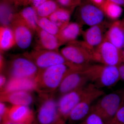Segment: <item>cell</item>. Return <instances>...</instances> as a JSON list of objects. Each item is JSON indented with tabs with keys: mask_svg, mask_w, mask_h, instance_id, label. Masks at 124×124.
<instances>
[{
	"mask_svg": "<svg viewBox=\"0 0 124 124\" xmlns=\"http://www.w3.org/2000/svg\"><path fill=\"white\" fill-rule=\"evenodd\" d=\"M72 70L74 69L65 64L55 65L39 70L35 79L36 91L40 94H54L65 77Z\"/></svg>",
	"mask_w": 124,
	"mask_h": 124,
	"instance_id": "cell-1",
	"label": "cell"
},
{
	"mask_svg": "<svg viewBox=\"0 0 124 124\" xmlns=\"http://www.w3.org/2000/svg\"><path fill=\"white\" fill-rule=\"evenodd\" d=\"M83 70L89 82L98 88L111 87L120 79L118 67L115 66L90 65Z\"/></svg>",
	"mask_w": 124,
	"mask_h": 124,
	"instance_id": "cell-2",
	"label": "cell"
},
{
	"mask_svg": "<svg viewBox=\"0 0 124 124\" xmlns=\"http://www.w3.org/2000/svg\"><path fill=\"white\" fill-rule=\"evenodd\" d=\"M124 103V98L121 91L110 93L103 95L93 104L91 111L97 113L107 124Z\"/></svg>",
	"mask_w": 124,
	"mask_h": 124,
	"instance_id": "cell-3",
	"label": "cell"
},
{
	"mask_svg": "<svg viewBox=\"0 0 124 124\" xmlns=\"http://www.w3.org/2000/svg\"><path fill=\"white\" fill-rule=\"evenodd\" d=\"M60 52L69 62L79 70H83L94 61L93 53L82 42H70Z\"/></svg>",
	"mask_w": 124,
	"mask_h": 124,
	"instance_id": "cell-4",
	"label": "cell"
},
{
	"mask_svg": "<svg viewBox=\"0 0 124 124\" xmlns=\"http://www.w3.org/2000/svg\"><path fill=\"white\" fill-rule=\"evenodd\" d=\"M104 94V91L101 89L89 84L86 94L70 113L68 119L69 122L72 124L80 123L91 112L93 103Z\"/></svg>",
	"mask_w": 124,
	"mask_h": 124,
	"instance_id": "cell-5",
	"label": "cell"
},
{
	"mask_svg": "<svg viewBox=\"0 0 124 124\" xmlns=\"http://www.w3.org/2000/svg\"><path fill=\"white\" fill-rule=\"evenodd\" d=\"M23 54L31 60L39 70L60 64H67L74 70H79L69 62L58 50L35 48Z\"/></svg>",
	"mask_w": 124,
	"mask_h": 124,
	"instance_id": "cell-6",
	"label": "cell"
},
{
	"mask_svg": "<svg viewBox=\"0 0 124 124\" xmlns=\"http://www.w3.org/2000/svg\"><path fill=\"white\" fill-rule=\"evenodd\" d=\"M39 69L31 60L24 54L11 58L8 64L7 71L9 79H35Z\"/></svg>",
	"mask_w": 124,
	"mask_h": 124,
	"instance_id": "cell-7",
	"label": "cell"
},
{
	"mask_svg": "<svg viewBox=\"0 0 124 124\" xmlns=\"http://www.w3.org/2000/svg\"><path fill=\"white\" fill-rule=\"evenodd\" d=\"M42 100L38 108V124H60L63 120L58 109L57 102L53 94H40Z\"/></svg>",
	"mask_w": 124,
	"mask_h": 124,
	"instance_id": "cell-8",
	"label": "cell"
},
{
	"mask_svg": "<svg viewBox=\"0 0 124 124\" xmlns=\"http://www.w3.org/2000/svg\"><path fill=\"white\" fill-rule=\"evenodd\" d=\"M94 61L108 66H118L121 62V53L110 42L106 40L93 53Z\"/></svg>",
	"mask_w": 124,
	"mask_h": 124,
	"instance_id": "cell-9",
	"label": "cell"
},
{
	"mask_svg": "<svg viewBox=\"0 0 124 124\" xmlns=\"http://www.w3.org/2000/svg\"><path fill=\"white\" fill-rule=\"evenodd\" d=\"M89 84L82 88L61 95L57 101L58 109L62 118L68 120L73 108L77 105L87 93Z\"/></svg>",
	"mask_w": 124,
	"mask_h": 124,
	"instance_id": "cell-10",
	"label": "cell"
},
{
	"mask_svg": "<svg viewBox=\"0 0 124 124\" xmlns=\"http://www.w3.org/2000/svg\"><path fill=\"white\" fill-rule=\"evenodd\" d=\"M89 82L83 70H72L65 77L55 92H58L61 96L85 86Z\"/></svg>",
	"mask_w": 124,
	"mask_h": 124,
	"instance_id": "cell-11",
	"label": "cell"
},
{
	"mask_svg": "<svg viewBox=\"0 0 124 124\" xmlns=\"http://www.w3.org/2000/svg\"><path fill=\"white\" fill-rule=\"evenodd\" d=\"M13 31L16 44L22 49H26L31 46L33 39L32 30L16 15L11 25Z\"/></svg>",
	"mask_w": 124,
	"mask_h": 124,
	"instance_id": "cell-12",
	"label": "cell"
},
{
	"mask_svg": "<svg viewBox=\"0 0 124 124\" xmlns=\"http://www.w3.org/2000/svg\"><path fill=\"white\" fill-rule=\"evenodd\" d=\"M79 15L82 22L90 27L100 25L105 18L102 9L93 3L82 5L79 9Z\"/></svg>",
	"mask_w": 124,
	"mask_h": 124,
	"instance_id": "cell-13",
	"label": "cell"
},
{
	"mask_svg": "<svg viewBox=\"0 0 124 124\" xmlns=\"http://www.w3.org/2000/svg\"><path fill=\"white\" fill-rule=\"evenodd\" d=\"M7 119L13 124L31 123L36 121L35 115L29 106L12 105L9 108Z\"/></svg>",
	"mask_w": 124,
	"mask_h": 124,
	"instance_id": "cell-14",
	"label": "cell"
},
{
	"mask_svg": "<svg viewBox=\"0 0 124 124\" xmlns=\"http://www.w3.org/2000/svg\"><path fill=\"white\" fill-rule=\"evenodd\" d=\"M0 102L9 103L12 105L29 106L33 101L31 92L25 91L0 92Z\"/></svg>",
	"mask_w": 124,
	"mask_h": 124,
	"instance_id": "cell-15",
	"label": "cell"
},
{
	"mask_svg": "<svg viewBox=\"0 0 124 124\" xmlns=\"http://www.w3.org/2000/svg\"><path fill=\"white\" fill-rule=\"evenodd\" d=\"M38 45L35 48L49 50H58L62 43L58 37L46 32L38 27L35 32Z\"/></svg>",
	"mask_w": 124,
	"mask_h": 124,
	"instance_id": "cell-16",
	"label": "cell"
},
{
	"mask_svg": "<svg viewBox=\"0 0 124 124\" xmlns=\"http://www.w3.org/2000/svg\"><path fill=\"white\" fill-rule=\"evenodd\" d=\"M84 38V41L82 43L93 54L94 49H96L104 41L101 24L90 27L85 32Z\"/></svg>",
	"mask_w": 124,
	"mask_h": 124,
	"instance_id": "cell-17",
	"label": "cell"
},
{
	"mask_svg": "<svg viewBox=\"0 0 124 124\" xmlns=\"http://www.w3.org/2000/svg\"><path fill=\"white\" fill-rule=\"evenodd\" d=\"M35 79L30 78H10L7 81L4 88L0 92L14 91L30 92L36 91Z\"/></svg>",
	"mask_w": 124,
	"mask_h": 124,
	"instance_id": "cell-18",
	"label": "cell"
},
{
	"mask_svg": "<svg viewBox=\"0 0 124 124\" xmlns=\"http://www.w3.org/2000/svg\"><path fill=\"white\" fill-rule=\"evenodd\" d=\"M17 7L11 0H0V19L1 26H11Z\"/></svg>",
	"mask_w": 124,
	"mask_h": 124,
	"instance_id": "cell-19",
	"label": "cell"
},
{
	"mask_svg": "<svg viewBox=\"0 0 124 124\" xmlns=\"http://www.w3.org/2000/svg\"><path fill=\"white\" fill-rule=\"evenodd\" d=\"M107 40L119 49L124 46V24L119 22L113 23L107 33Z\"/></svg>",
	"mask_w": 124,
	"mask_h": 124,
	"instance_id": "cell-20",
	"label": "cell"
},
{
	"mask_svg": "<svg viewBox=\"0 0 124 124\" xmlns=\"http://www.w3.org/2000/svg\"><path fill=\"white\" fill-rule=\"evenodd\" d=\"M16 15L34 32H35L39 27L38 24L39 17L35 9L31 6L24 7L19 12L16 13Z\"/></svg>",
	"mask_w": 124,
	"mask_h": 124,
	"instance_id": "cell-21",
	"label": "cell"
},
{
	"mask_svg": "<svg viewBox=\"0 0 124 124\" xmlns=\"http://www.w3.org/2000/svg\"><path fill=\"white\" fill-rule=\"evenodd\" d=\"M81 32L79 24L76 23H69L60 30L58 37L63 44L75 41Z\"/></svg>",
	"mask_w": 124,
	"mask_h": 124,
	"instance_id": "cell-22",
	"label": "cell"
},
{
	"mask_svg": "<svg viewBox=\"0 0 124 124\" xmlns=\"http://www.w3.org/2000/svg\"><path fill=\"white\" fill-rule=\"evenodd\" d=\"M15 44L13 31L11 27L1 26L0 28L1 52L8 50Z\"/></svg>",
	"mask_w": 124,
	"mask_h": 124,
	"instance_id": "cell-23",
	"label": "cell"
},
{
	"mask_svg": "<svg viewBox=\"0 0 124 124\" xmlns=\"http://www.w3.org/2000/svg\"><path fill=\"white\" fill-rule=\"evenodd\" d=\"M72 10L59 7L48 18L61 30L69 23Z\"/></svg>",
	"mask_w": 124,
	"mask_h": 124,
	"instance_id": "cell-24",
	"label": "cell"
},
{
	"mask_svg": "<svg viewBox=\"0 0 124 124\" xmlns=\"http://www.w3.org/2000/svg\"><path fill=\"white\" fill-rule=\"evenodd\" d=\"M105 15L113 19H117L122 15L123 10L119 5L105 0L103 4L100 7Z\"/></svg>",
	"mask_w": 124,
	"mask_h": 124,
	"instance_id": "cell-25",
	"label": "cell"
},
{
	"mask_svg": "<svg viewBox=\"0 0 124 124\" xmlns=\"http://www.w3.org/2000/svg\"><path fill=\"white\" fill-rule=\"evenodd\" d=\"M60 7L56 1L48 0L36 9L39 18H48Z\"/></svg>",
	"mask_w": 124,
	"mask_h": 124,
	"instance_id": "cell-26",
	"label": "cell"
},
{
	"mask_svg": "<svg viewBox=\"0 0 124 124\" xmlns=\"http://www.w3.org/2000/svg\"><path fill=\"white\" fill-rule=\"evenodd\" d=\"M38 24V27L41 29L57 37L61 30L48 18H39Z\"/></svg>",
	"mask_w": 124,
	"mask_h": 124,
	"instance_id": "cell-27",
	"label": "cell"
},
{
	"mask_svg": "<svg viewBox=\"0 0 124 124\" xmlns=\"http://www.w3.org/2000/svg\"><path fill=\"white\" fill-rule=\"evenodd\" d=\"M79 124H106L97 113L91 111L88 115Z\"/></svg>",
	"mask_w": 124,
	"mask_h": 124,
	"instance_id": "cell-28",
	"label": "cell"
},
{
	"mask_svg": "<svg viewBox=\"0 0 124 124\" xmlns=\"http://www.w3.org/2000/svg\"><path fill=\"white\" fill-rule=\"evenodd\" d=\"M107 124H124V103Z\"/></svg>",
	"mask_w": 124,
	"mask_h": 124,
	"instance_id": "cell-29",
	"label": "cell"
},
{
	"mask_svg": "<svg viewBox=\"0 0 124 124\" xmlns=\"http://www.w3.org/2000/svg\"><path fill=\"white\" fill-rule=\"evenodd\" d=\"M60 7L73 9L76 6L80 4L81 0H56Z\"/></svg>",
	"mask_w": 124,
	"mask_h": 124,
	"instance_id": "cell-30",
	"label": "cell"
},
{
	"mask_svg": "<svg viewBox=\"0 0 124 124\" xmlns=\"http://www.w3.org/2000/svg\"><path fill=\"white\" fill-rule=\"evenodd\" d=\"M8 108L5 104V102H0V122L7 119V116L9 110Z\"/></svg>",
	"mask_w": 124,
	"mask_h": 124,
	"instance_id": "cell-31",
	"label": "cell"
},
{
	"mask_svg": "<svg viewBox=\"0 0 124 124\" xmlns=\"http://www.w3.org/2000/svg\"><path fill=\"white\" fill-rule=\"evenodd\" d=\"M33 0H15L14 3L17 7L22 6L26 7L30 5Z\"/></svg>",
	"mask_w": 124,
	"mask_h": 124,
	"instance_id": "cell-32",
	"label": "cell"
},
{
	"mask_svg": "<svg viewBox=\"0 0 124 124\" xmlns=\"http://www.w3.org/2000/svg\"><path fill=\"white\" fill-rule=\"evenodd\" d=\"M48 0H33L30 6L36 10L40 6Z\"/></svg>",
	"mask_w": 124,
	"mask_h": 124,
	"instance_id": "cell-33",
	"label": "cell"
},
{
	"mask_svg": "<svg viewBox=\"0 0 124 124\" xmlns=\"http://www.w3.org/2000/svg\"><path fill=\"white\" fill-rule=\"evenodd\" d=\"M7 82V78L4 74H1L0 76V91L4 88Z\"/></svg>",
	"mask_w": 124,
	"mask_h": 124,
	"instance_id": "cell-34",
	"label": "cell"
},
{
	"mask_svg": "<svg viewBox=\"0 0 124 124\" xmlns=\"http://www.w3.org/2000/svg\"><path fill=\"white\" fill-rule=\"evenodd\" d=\"M117 67L119 69L120 79L124 81V64L121 63Z\"/></svg>",
	"mask_w": 124,
	"mask_h": 124,
	"instance_id": "cell-35",
	"label": "cell"
},
{
	"mask_svg": "<svg viewBox=\"0 0 124 124\" xmlns=\"http://www.w3.org/2000/svg\"><path fill=\"white\" fill-rule=\"evenodd\" d=\"M90 0L92 1L93 4L100 7L104 3L105 0Z\"/></svg>",
	"mask_w": 124,
	"mask_h": 124,
	"instance_id": "cell-36",
	"label": "cell"
},
{
	"mask_svg": "<svg viewBox=\"0 0 124 124\" xmlns=\"http://www.w3.org/2000/svg\"><path fill=\"white\" fill-rule=\"evenodd\" d=\"M111 2H113L121 6H124V0H108Z\"/></svg>",
	"mask_w": 124,
	"mask_h": 124,
	"instance_id": "cell-37",
	"label": "cell"
},
{
	"mask_svg": "<svg viewBox=\"0 0 124 124\" xmlns=\"http://www.w3.org/2000/svg\"><path fill=\"white\" fill-rule=\"evenodd\" d=\"M2 124H13V123L10 122L7 119L3 121L0 122Z\"/></svg>",
	"mask_w": 124,
	"mask_h": 124,
	"instance_id": "cell-38",
	"label": "cell"
},
{
	"mask_svg": "<svg viewBox=\"0 0 124 124\" xmlns=\"http://www.w3.org/2000/svg\"><path fill=\"white\" fill-rule=\"evenodd\" d=\"M121 57H122V62H124V50L121 52Z\"/></svg>",
	"mask_w": 124,
	"mask_h": 124,
	"instance_id": "cell-39",
	"label": "cell"
},
{
	"mask_svg": "<svg viewBox=\"0 0 124 124\" xmlns=\"http://www.w3.org/2000/svg\"><path fill=\"white\" fill-rule=\"evenodd\" d=\"M38 124L37 122L35 121V122L31 123H23V124Z\"/></svg>",
	"mask_w": 124,
	"mask_h": 124,
	"instance_id": "cell-40",
	"label": "cell"
},
{
	"mask_svg": "<svg viewBox=\"0 0 124 124\" xmlns=\"http://www.w3.org/2000/svg\"><path fill=\"white\" fill-rule=\"evenodd\" d=\"M121 93H122V95H123V97H124V90H122V91H121Z\"/></svg>",
	"mask_w": 124,
	"mask_h": 124,
	"instance_id": "cell-41",
	"label": "cell"
},
{
	"mask_svg": "<svg viewBox=\"0 0 124 124\" xmlns=\"http://www.w3.org/2000/svg\"><path fill=\"white\" fill-rule=\"evenodd\" d=\"M60 124H66V122H65V121H63Z\"/></svg>",
	"mask_w": 124,
	"mask_h": 124,
	"instance_id": "cell-42",
	"label": "cell"
},
{
	"mask_svg": "<svg viewBox=\"0 0 124 124\" xmlns=\"http://www.w3.org/2000/svg\"><path fill=\"white\" fill-rule=\"evenodd\" d=\"M12 0V1H13V2H14V1H15V0Z\"/></svg>",
	"mask_w": 124,
	"mask_h": 124,
	"instance_id": "cell-43",
	"label": "cell"
},
{
	"mask_svg": "<svg viewBox=\"0 0 124 124\" xmlns=\"http://www.w3.org/2000/svg\"><path fill=\"white\" fill-rule=\"evenodd\" d=\"M0 124H1V123Z\"/></svg>",
	"mask_w": 124,
	"mask_h": 124,
	"instance_id": "cell-44",
	"label": "cell"
}]
</instances>
